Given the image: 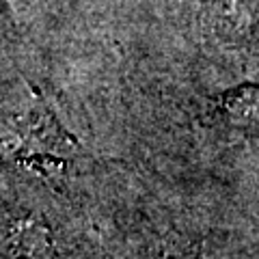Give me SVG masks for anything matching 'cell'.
Segmentation results:
<instances>
[{"instance_id": "6da1fadb", "label": "cell", "mask_w": 259, "mask_h": 259, "mask_svg": "<svg viewBox=\"0 0 259 259\" xmlns=\"http://www.w3.org/2000/svg\"><path fill=\"white\" fill-rule=\"evenodd\" d=\"M214 110L227 125L248 136H259V84L244 82L216 95Z\"/></svg>"}, {"instance_id": "7a4b0ae2", "label": "cell", "mask_w": 259, "mask_h": 259, "mask_svg": "<svg viewBox=\"0 0 259 259\" xmlns=\"http://www.w3.org/2000/svg\"><path fill=\"white\" fill-rule=\"evenodd\" d=\"M216 30L231 39H248L259 30V0H207Z\"/></svg>"}, {"instance_id": "3957f363", "label": "cell", "mask_w": 259, "mask_h": 259, "mask_svg": "<svg viewBox=\"0 0 259 259\" xmlns=\"http://www.w3.org/2000/svg\"><path fill=\"white\" fill-rule=\"evenodd\" d=\"M149 259H203V257H201L197 246L186 244L182 240H175V242H164L162 246H158Z\"/></svg>"}]
</instances>
